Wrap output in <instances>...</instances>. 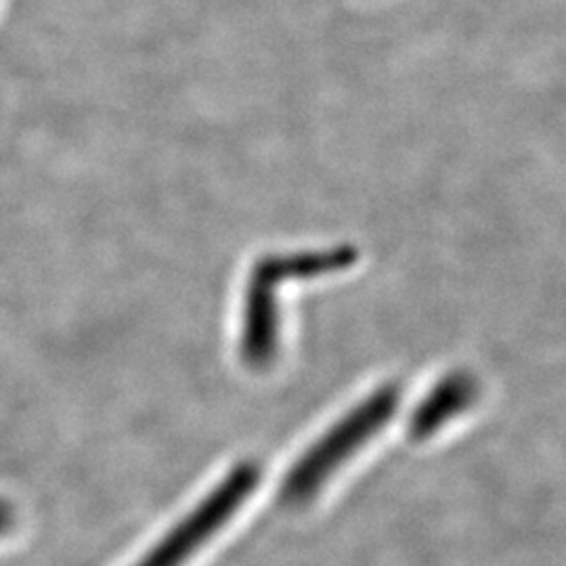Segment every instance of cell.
Segmentation results:
<instances>
[{"label":"cell","instance_id":"obj_3","mask_svg":"<svg viewBox=\"0 0 566 566\" xmlns=\"http://www.w3.org/2000/svg\"><path fill=\"white\" fill-rule=\"evenodd\" d=\"M280 283L254 266L245 290L242 322V359L252 367H266L277 355V290Z\"/></svg>","mask_w":566,"mask_h":566},{"label":"cell","instance_id":"obj_1","mask_svg":"<svg viewBox=\"0 0 566 566\" xmlns=\"http://www.w3.org/2000/svg\"><path fill=\"white\" fill-rule=\"evenodd\" d=\"M397 401L399 392L390 386L355 407L292 468L283 481V500L287 504H304L311 500L332 476V472H336L359 447L365 446L367 439H371L388 422L397 409Z\"/></svg>","mask_w":566,"mask_h":566},{"label":"cell","instance_id":"obj_2","mask_svg":"<svg viewBox=\"0 0 566 566\" xmlns=\"http://www.w3.org/2000/svg\"><path fill=\"white\" fill-rule=\"evenodd\" d=\"M259 481V470L243 464L235 468L221 485L217 486L200 506L196 507L181 525L175 526L158 546L154 547L139 565L181 566L198 547L208 542L227 523V518L242 506Z\"/></svg>","mask_w":566,"mask_h":566},{"label":"cell","instance_id":"obj_5","mask_svg":"<svg viewBox=\"0 0 566 566\" xmlns=\"http://www.w3.org/2000/svg\"><path fill=\"white\" fill-rule=\"evenodd\" d=\"M13 525V510L7 502H0V535L7 533Z\"/></svg>","mask_w":566,"mask_h":566},{"label":"cell","instance_id":"obj_4","mask_svg":"<svg viewBox=\"0 0 566 566\" xmlns=\"http://www.w3.org/2000/svg\"><path fill=\"white\" fill-rule=\"evenodd\" d=\"M474 395H476V388L468 376L464 374L449 376L443 382L434 386L426 395L420 407L413 411L409 422V434L413 439H426L428 434H432L434 430L446 424L447 420L464 411L465 407L472 403Z\"/></svg>","mask_w":566,"mask_h":566}]
</instances>
